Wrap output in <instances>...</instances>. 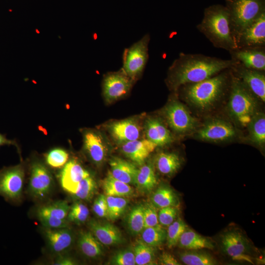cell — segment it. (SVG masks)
I'll list each match as a JSON object with an SVG mask.
<instances>
[{
	"label": "cell",
	"instance_id": "obj_44",
	"mask_svg": "<svg viewBox=\"0 0 265 265\" xmlns=\"http://www.w3.org/2000/svg\"><path fill=\"white\" fill-rule=\"evenodd\" d=\"M44 228L49 229H60L68 227L67 219H59L51 217H38Z\"/></svg>",
	"mask_w": 265,
	"mask_h": 265
},
{
	"label": "cell",
	"instance_id": "obj_12",
	"mask_svg": "<svg viewBox=\"0 0 265 265\" xmlns=\"http://www.w3.org/2000/svg\"><path fill=\"white\" fill-rule=\"evenodd\" d=\"M53 186L52 175L48 169L40 162H33L29 183L30 193L36 198H45L51 192Z\"/></svg>",
	"mask_w": 265,
	"mask_h": 265
},
{
	"label": "cell",
	"instance_id": "obj_37",
	"mask_svg": "<svg viewBox=\"0 0 265 265\" xmlns=\"http://www.w3.org/2000/svg\"><path fill=\"white\" fill-rule=\"evenodd\" d=\"M96 189V181L90 175L80 182L76 192L72 196L78 200L89 201L94 195Z\"/></svg>",
	"mask_w": 265,
	"mask_h": 265
},
{
	"label": "cell",
	"instance_id": "obj_31",
	"mask_svg": "<svg viewBox=\"0 0 265 265\" xmlns=\"http://www.w3.org/2000/svg\"><path fill=\"white\" fill-rule=\"evenodd\" d=\"M249 138L255 144L263 146L265 142V116L257 112L247 126Z\"/></svg>",
	"mask_w": 265,
	"mask_h": 265
},
{
	"label": "cell",
	"instance_id": "obj_11",
	"mask_svg": "<svg viewBox=\"0 0 265 265\" xmlns=\"http://www.w3.org/2000/svg\"><path fill=\"white\" fill-rule=\"evenodd\" d=\"M231 70L233 74L239 78L259 100L265 102L264 71L246 68L238 62Z\"/></svg>",
	"mask_w": 265,
	"mask_h": 265
},
{
	"label": "cell",
	"instance_id": "obj_8",
	"mask_svg": "<svg viewBox=\"0 0 265 265\" xmlns=\"http://www.w3.org/2000/svg\"><path fill=\"white\" fill-rule=\"evenodd\" d=\"M220 243L223 252L232 260L253 264L249 255L250 244L239 230L231 229L224 232Z\"/></svg>",
	"mask_w": 265,
	"mask_h": 265
},
{
	"label": "cell",
	"instance_id": "obj_29",
	"mask_svg": "<svg viewBox=\"0 0 265 265\" xmlns=\"http://www.w3.org/2000/svg\"><path fill=\"white\" fill-rule=\"evenodd\" d=\"M102 186L106 196L125 197L133 192L130 185L114 178L109 172L103 181Z\"/></svg>",
	"mask_w": 265,
	"mask_h": 265
},
{
	"label": "cell",
	"instance_id": "obj_41",
	"mask_svg": "<svg viewBox=\"0 0 265 265\" xmlns=\"http://www.w3.org/2000/svg\"><path fill=\"white\" fill-rule=\"evenodd\" d=\"M179 214L178 207L169 206L160 209L158 212L159 224L162 227H167L174 222Z\"/></svg>",
	"mask_w": 265,
	"mask_h": 265
},
{
	"label": "cell",
	"instance_id": "obj_2",
	"mask_svg": "<svg viewBox=\"0 0 265 265\" xmlns=\"http://www.w3.org/2000/svg\"><path fill=\"white\" fill-rule=\"evenodd\" d=\"M232 77L230 68L201 81L186 84L179 88H182V95L187 102L205 111L212 108L229 91Z\"/></svg>",
	"mask_w": 265,
	"mask_h": 265
},
{
	"label": "cell",
	"instance_id": "obj_45",
	"mask_svg": "<svg viewBox=\"0 0 265 265\" xmlns=\"http://www.w3.org/2000/svg\"><path fill=\"white\" fill-rule=\"evenodd\" d=\"M92 210L94 213L98 217L106 218L107 209L105 195L100 194L98 196L94 201Z\"/></svg>",
	"mask_w": 265,
	"mask_h": 265
},
{
	"label": "cell",
	"instance_id": "obj_16",
	"mask_svg": "<svg viewBox=\"0 0 265 265\" xmlns=\"http://www.w3.org/2000/svg\"><path fill=\"white\" fill-rule=\"evenodd\" d=\"M90 175L89 172L79 162L71 160L65 164L60 173L61 186L72 195L76 192L80 182Z\"/></svg>",
	"mask_w": 265,
	"mask_h": 265
},
{
	"label": "cell",
	"instance_id": "obj_40",
	"mask_svg": "<svg viewBox=\"0 0 265 265\" xmlns=\"http://www.w3.org/2000/svg\"><path fill=\"white\" fill-rule=\"evenodd\" d=\"M46 161L51 167L61 168L67 163L68 153L64 149L55 148L51 150L46 155Z\"/></svg>",
	"mask_w": 265,
	"mask_h": 265
},
{
	"label": "cell",
	"instance_id": "obj_27",
	"mask_svg": "<svg viewBox=\"0 0 265 265\" xmlns=\"http://www.w3.org/2000/svg\"><path fill=\"white\" fill-rule=\"evenodd\" d=\"M78 244L81 253L90 258H96L103 255V248L90 231H82L79 234Z\"/></svg>",
	"mask_w": 265,
	"mask_h": 265
},
{
	"label": "cell",
	"instance_id": "obj_1",
	"mask_svg": "<svg viewBox=\"0 0 265 265\" xmlns=\"http://www.w3.org/2000/svg\"><path fill=\"white\" fill-rule=\"evenodd\" d=\"M236 63L232 59L181 53L169 68L166 83L170 89L177 91L181 86L201 81L230 69Z\"/></svg>",
	"mask_w": 265,
	"mask_h": 265
},
{
	"label": "cell",
	"instance_id": "obj_32",
	"mask_svg": "<svg viewBox=\"0 0 265 265\" xmlns=\"http://www.w3.org/2000/svg\"><path fill=\"white\" fill-rule=\"evenodd\" d=\"M132 251L134 255L135 265L156 264V249L154 247L144 243L140 239L135 243Z\"/></svg>",
	"mask_w": 265,
	"mask_h": 265
},
{
	"label": "cell",
	"instance_id": "obj_36",
	"mask_svg": "<svg viewBox=\"0 0 265 265\" xmlns=\"http://www.w3.org/2000/svg\"><path fill=\"white\" fill-rule=\"evenodd\" d=\"M107 216L110 220L118 219L124 213L128 206L125 197L106 196Z\"/></svg>",
	"mask_w": 265,
	"mask_h": 265
},
{
	"label": "cell",
	"instance_id": "obj_14",
	"mask_svg": "<svg viewBox=\"0 0 265 265\" xmlns=\"http://www.w3.org/2000/svg\"><path fill=\"white\" fill-rule=\"evenodd\" d=\"M83 150L89 159L97 165L106 159L108 147L103 136L99 132L88 130L83 134Z\"/></svg>",
	"mask_w": 265,
	"mask_h": 265
},
{
	"label": "cell",
	"instance_id": "obj_22",
	"mask_svg": "<svg viewBox=\"0 0 265 265\" xmlns=\"http://www.w3.org/2000/svg\"><path fill=\"white\" fill-rule=\"evenodd\" d=\"M147 139L157 146L168 145L173 141V136L163 122L156 118H150L145 123Z\"/></svg>",
	"mask_w": 265,
	"mask_h": 265
},
{
	"label": "cell",
	"instance_id": "obj_47",
	"mask_svg": "<svg viewBox=\"0 0 265 265\" xmlns=\"http://www.w3.org/2000/svg\"><path fill=\"white\" fill-rule=\"evenodd\" d=\"M75 262L72 258L64 256H60L57 258L56 259L53 265H75Z\"/></svg>",
	"mask_w": 265,
	"mask_h": 265
},
{
	"label": "cell",
	"instance_id": "obj_6",
	"mask_svg": "<svg viewBox=\"0 0 265 265\" xmlns=\"http://www.w3.org/2000/svg\"><path fill=\"white\" fill-rule=\"evenodd\" d=\"M150 40V35L146 34L123 51L122 69L134 81L140 78L148 62Z\"/></svg>",
	"mask_w": 265,
	"mask_h": 265
},
{
	"label": "cell",
	"instance_id": "obj_10",
	"mask_svg": "<svg viewBox=\"0 0 265 265\" xmlns=\"http://www.w3.org/2000/svg\"><path fill=\"white\" fill-rule=\"evenodd\" d=\"M25 172L22 165L3 168L0 171V195L6 200L17 201L21 197Z\"/></svg>",
	"mask_w": 265,
	"mask_h": 265
},
{
	"label": "cell",
	"instance_id": "obj_33",
	"mask_svg": "<svg viewBox=\"0 0 265 265\" xmlns=\"http://www.w3.org/2000/svg\"><path fill=\"white\" fill-rule=\"evenodd\" d=\"M68 202L66 201H58L43 206L37 211V216L51 217L59 219H67L70 210Z\"/></svg>",
	"mask_w": 265,
	"mask_h": 265
},
{
	"label": "cell",
	"instance_id": "obj_15",
	"mask_svg": "<svg viewBox=\"0 0 265 265\" xmlns=\"http://www.w3.org/2000/svg\"><path fill=\"white\" fill-rule=\"evenodd\" d=\"M236 133L235 128L231 124L215 119L205 123L197 132V136L205 141H223L234 138Z\"/></svg>",
	"mask_w": 265,
	"mask_h": 265
},
{
	"label": "cell",
	"instance_id": "obj_17",
	"mask_svg": "<svg viewBox=\"0 0 265 265\" xmlns=\"http://www.w3.org/2000/svg\"><path fill=\"white\" fill-rule=\"evenodd\" d=\"M231 58L246 68L265 70V47L238 48L229 52Z\"/></svg>",
	"mask_w": 265,
	"mask_h": 265
},
{
	"label": "cell",
	"instance_id": "obj_46",
	"mask_svg": "<svg viewBox=\"0 0 265 265\" xmlns=\"http://www.w3.org/2000/svg\"><path fill=\"white\" fill-rule=\"evenodd\" d=\"M159 262L162 265H181L171 254L163 252L159 257Z\"/></svg>",
	"mask_w": 265,
	"mask_h": 265
},
{
	"label": "cell",
	"instance_id": "obj_19",
	"mask_svg": "<svg viewBox=\"0 0 265 265\" xmlns=\"http://www.w3.org/2000/svg\"><path fill=\"white\" fill-rule=\"evenodd\" d=\"M88 225L90 231L103 245H117L123 242L124 238L121 231L111 223L92 219L89 221Z\"/></svg>",
	"mask_w": 265,
	"mask_h": 265
},
{
	"label": "cell",
	"instance_id": "obj_43",
	"mask_svg": "<svg viewBox=\"0 0 265 265\" xmlns=\"http://www.w3.org/2000/svg\"><path fill=\"white\" fill-rule=\"evenodd\" d=\"M143 206L144 228L160 225L157 209L151 202L147 203Z\"/></svg>",
	"mask_w": 265,
	"mask_h": 265
},
{
	"label": "cell",
	"instance_id": "obj_13",
	"mask_svg": "<svg viewBox=\"0 0 265 265\" xmlns=\"http://www.w3.org/2000/svg\"><path fill=\"white\" fill-rule=\"evenodd\" d=\"M238 48L265 47V12L235 38Z\"/></svg>",
	"mask_w": 265,
	"mask_h": 265
},
{
	"label": "cell",
	"instance_id": "obj_42",
	"mask_svg": "<svg viewBox=\"0 0 265 265\" xmlns=\"http://www.w3.org/2000/svg\"><path fill=\"white\" fill-rule=\"evenodd\" d=\"M110 263L114 265H135L132 250L125 249L116 252L111 259Z\"/></svg>",
	"mask_w": 265,
	"mask_h": 265
},
{
	"label": "cell",
	"instance_id": "obj_26",
	"mask_svg": "<svg viewBox=\"0 0 265 265\" xmlns=\"http://www.w3.org/2000/svg\"><path fill=\"white\" fill-rule=\"evenodd\" d=\"M150 202L157 208L174 206L178 207L180 205L179 198L169 186L166 185L159 186L152 193Z\"/></svg>",
	"mask_w": 265,
	"mask_h": 265
},
{
	"label": "cell",
	"instance_id": "obj_23",
	"mask_svg": "<svg viewBox=\"0 0 265 265\" xmlns=\"http://www.w3.org/2000/svg\"><path fill=\"white\" fill-rule=\"evenodd\" d=\"M109 171L114 178L129 185H134L138 169L128 161L117 157H112L109 161Z\"/></svg>",
	"mask_w": 265,
	"mask_h": 265
},
{
	"label": "cell",
	"instance_id": "obj_39",
	"mask_svg": "<svg viewBox=\"0 0 265 265\" xmlns=\"http://www.w3.org/2000/svg\"><path fill=\"white\" fill-rule=\"evenodd\" d=\"M89 215V211L87 207L78 201L70 207L67 218L70 222L81 224L87 220Z\"/></svg>",
	"mask_w": 265,
	"mask_h": 265
},
{
	"label": "cell",
	"instance_id": "obj_38",
	"mask_svg": "<svg viewBox=\"0 0 265 265\" xmlns=\"http://www.w3.org/2000/svg\"><path fill=\"white\" fill-rule=\"evenodd\" d=\"M167 227L166 243L168 248H172L177 245L181 236L188 227L180 217Z\"/></svg>",
	"mask_w": 265,
	"mask_h": 265
},
{
	"label": "cell",
	"instance_id": "obj_25",
	"mask_svg": "<svg viewBox=\"0 0 265 265\" xmlns=\"http://www.w3.org/2000/svg\"><path fill=\"white\" fill-rule=\"evenodd\" d=\"M157 183L154 164L151 162L144 163L138 169L136 175L135 185L138 190L141 193H149L156 187Z\"/></svg>",
	"mask_w": 265,
	"mask_h": 265
},
{
	"label": "cell",
	"instance_id": "obj_9",
	"mask_svg": "<svg viewBox=\"0 0 265 265\" xmlns=\"http://www.w3.org/2000/svg\"><path fill=\"white\" fill-rule=\"evenodd\" d=\"M135 81L121 68L116 72H108L102 82L103 95L105 101L110 104L127 96Z\"/></svg>",
	"mask_w": 265,
	"mask_h": 265
},
{
	"label": "cell",
	"instance_id": "obj_3",
	"mask_svg": "<svg viewBox=\"0 0 265 265\" xmlns=\"http://www.w3.org/2000/svg\"><path fill=\"white\" fill-rule=\"evenodd\" d=\"M196 27L214 47L229 52L237 49L226 6L214 4L206 8L203 19Z\"/></svg>",
	"mask_w": 265,
	"mask_h": 265
},
{
	"label": "cell",
	"instance_id": "obj_18",
	"mask_svg": "<svg viewBox=\"0 0 265 265\" xmlns=\"http://www.w3.org/2000/svg\"><path fill=\"white\" fill-rule=\"evenodd\" d=\"M107 129L113 138L122 144L139 139L141 131L139 124L133 118L113 122Z\"/></svg>",
	"mask_w": 265,
	"mask_h": 265
},
{
	"label": "cell",
	"instance_id": "obj_7",
	"mask_svg": "<svg viewBox=\"0 0 265 265\" xmlns=\"http://www.w3.org/2000/svg\"><path fill=\"white\" fill-rule=\"evenodd\" d=\"M163 115L169 127L176 133H188L194 131L197 121L186 107L176 99L170 100L162 110Z\"/></svg>",
	"mask_w": 265,
	"mask_h": 265
},
{
	"label": "cell",
	"instance_id": "obj_5",
	"mask_svg": "<svg viewBox=\"0 0 265 265\" xmlns=\"http://www.w3.org/2000/svg\"><path fill=\"white\" fill-rule=\"evenodd\" d=\"M225 2L235 40L245 28L265 12V0H225Z\"/></svg>",
	"mask_w": 265,
	"mask_h": 265
},
{
	"label": "cell",
	"instance_id": "obj_4",
	"mask_svg": "<svg viewBox=\"0 0 265 265\" xmlns=\"http://www.w3.org/2000/svg\"><path fill=\"white\" fill-rule=\"evenodd\" d=\"M232 74L229 112L238 124L247 127L257 113L259 99L239 78Z\"/></svg>",
	"mask_w": 265,
	"mask_h": 265
},
{
	"label": "cell",
	"instance_id": "obj_30",
	"mask_svg": "<svg viewBox=\"0 0 265 265\" xmlns=\"http://www.w3.org/2000/svg\"><path fill=\"white\" fill-rule=\"evenodd\" d=\"M199 250H185L179 253L182 263L186 265H215L216 260L210 253Z\"/></svg>",
	"mask_w": 265,
	"mask_h": 265
},
{
	"label": "cell",
	"instance_id": "obj_28",
	"mask_svg": "<svg viewBox=\"0 0 265 265\" xmlns=\"http://www.w3.org/2000/svg\"><path fill=\"white\" fill-rule=\"evenodd\" d=\"M182 165L179 156L175 153L162 152L158 154L155 160V165L161 174L171 176L177 172Z\"/></svg>",
	"mask_w": 265,
	"mask_h": 265
},
{
	"label": "cell",
	"instance_id": "obj_48",
	"mask_svg": "<svg viewBox=\"0 0 265 265\" xmlns=\"http://www.w3.org/2000/svg\"><path fill=\"white\" fill-rule=\"evenodd\" d=\"M3 145H13L18 147V144L15 141L9 140L0 133V146Z\"/></svg>",
	"mask_w": 265,
	"mask_h": 265
},
{
	"label": "cell",
	"instance_id": "obj_21",
	"mask_svg": "<svg viewBox=\"0 0 265 265\" xmlns=\"http://www.w3.org/2000/svg\"><path fill=\"white\" fill-rule=\"evenodd\" d=\"M44 233L49 246L53 253L61 254L73 244L74 235L69 227L60 229L44 228Z\"/></svg>",
	"mask_w": 265,
	"mask_h": 265
},
{
	"label": "cell",
	"instance_id": "obj_20",
	"mask_svg": "<svg viewBox=\"0 0 265 265\" xmlns=\"http://www.w3.org/2000/svg\"><path fill=\"white\" fill-rule=\"evenodd\" d=\"M157 147L156 144L147 139H138L123 143L121 151L135 164L141 165Z\"/></svg>",
	"mask_w": 265,
	"mask_h": 265
},
{
	"label": "cell",
	"instance_id": "obj_35",
	"mask_svg": "<svg viewBox=\"0 0 265 265\" xmlns=\"http://www.w3.org/2000/svg\"><path fill=\"white\" fill-rule=\"evenodd\" d=\"M127 225L132 235H137L141 233L144 228L143 205L135 206L131 210L128 215Z\"/></svg>",
	"mask_w": 265,
	"mask_h": 265
},
{
	"label": "cell",
	"instance_id": "obj_34",
	"mask_svg": "<svg viewBox=\"0 0 265 265\" xmlns=\"http://www.w3.org/2000/svg\"><path fill=\"white\" fill-rule=\"evenodd\" d=\"M140 234V240L154 247L160 246L166 241V231L160 225L145 228Z\"/></svg>",
	"mask_w": 265,
	"mask_h": 265
},
{
	"label": "cell",
	"instance_id": "obj_24",
	"mask_svg": "<svg viewBox=\"0 0 265 265\" xmlns=\"http://www.w3.org/2000/svg\"><path fill=\"white\" fill-rule=\"evenodd\" d=\"M177 245L184 250L213 249L215 247L211 239L188 227L181 236Z\"/></svg>",
	"mask_w": 265,
	"mask_h": 265
}]
</instances>
